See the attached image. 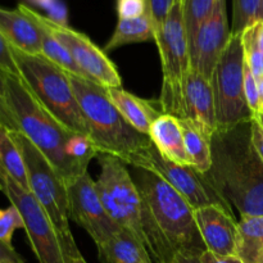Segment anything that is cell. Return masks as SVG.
Listing matches in <instances>:
<instances>
[{
	"instance_id": "cell-24",
	"label": "cell",
	"mask_w": 263,
	"mask_h": 263,
	"mask_svg": "<svg viewBox=\"0 0 263 263\" xmlns=\"http://www.w3.org/2000/svg\"><path fill=\"white\" fill-rule=\"evenodd\" d=\"M13 130L0 123V168L26 190L28 187L27 170L21 149L13 138Z\"/></svg>"
},
{
	"instance_id": "cell-5",
	"label": "cell",
	"mask_w": 263,
	"mask_h": 263,
	"mask_svg": "<svg viewBox=\"0 0 263 263\" xmlns=\"http://www.w3.org/2000/svg\"><path fill=\"white\" fill-rule=\"evenodd\" d=\"M133 179L175 253L200 257L207 251L195 221L194 208L181 194L146 170L138 168Z\"/></svg>"
},
{
	"instance_id": "cell-29",
	"label": "cell",
	"mask_w": 263,
	"mask_h": 263,
	"mask_svg": "<svg viewBox=\"0 0 263 263\" xmlns=\"http://www.w3.org/2000/svg\"><path fill=\"white\" fill-rule=\"evenodd\" d=\"M67 152H68V156L85 171H87L90 161L94 157L99 156V151L92 143L91 139L89 136L76 133L72 134L71 139L67 144Z\"/></svg>"
},
{
	"instance_id": "cell-21",
	"label": "cell",
	"mask_w": 263,
	"mask_h": 263,
	"mask_svg": "<svg viewBox=\"0 0 263 263\" xmlns=\"http://www.w3.org/2000/svg\"><path fill=\"white\" fill-rule=\"evenodd\" d=\"M18 8H20L26 15H28V17L39 26V28H40L41 55L48 58L49 61L55 63L57 66L61 67L62 69H64V71L68 72V73L76 74V76H82L81 71H80V68L77 67V64L74 63L73 58H72L71 54L68 53V50L57 40L55 36H54L53 33L44 26V23L39 20L37 12L31 9V8L27 7L26 4H20Z\"/></svg>"
},
{
	"instance_id": "cell-18",
	"label": "cell",
	"mask_w": 263,
	"mask_h": 263,
	"mask_svg": "<svg viewBox=\"0 0 263 263\" xmlns=\"http://www.w3.org/2000/svg\"><path fill=\"white\" fill-rule=\"evenodd\" d=\"M109 99L135 130L149 135L154 121L163 115L161 108H157L149 100L131 94L123 87H105Z\"/></svg>"
},
{
	"instance_id": "cell-13",
	"label": "cell",
	"mask_w": 263,
	"mask_h": 263,
	"mask_svg": "<svg viewBox=\"0 0 263 263\" xmlns=\"http://www.w3.org/2000/svg\"><path fill=\"white\" fill-rule=\"evenodd\" d=\"M69 220L84 229L95 246H100L121 229L105 211L97 184L87 172L67 184Z\"/></svg>"
},
{
	"instance_id": "cell-46",
	"label": "cell",
	"mask_w": 263,
	"mask_h": 263,
	"mask_svg": "<svg viewBox=\"0 0 263 263\" xmlns=\"http://www.w3.org/2000/svg\"><path fill=\"white\" fill-rule=\"evenodd\" d=\"M259 21H263V0H262V5H261V13H259Z\"/></svg>"
},
{
	"instance_id": "cell-45",
	"label": "cell",
	"mask_w": 263,
	"mask_h": 263,
	"mask_svg": "<svg viewBox=\"0 0 263 263\" xmlns=\"http://www.w3.org/2000/svg\"><path fill=\"white\" fill-rule=\"evenodd\" d=\"M253 118H257V120L259 121V123L263 126V115H259V116H257V117H253Z\"/></svg>"
},
{
	"instance_id": "cell-40",
	"label": "cell",
	"mask_w": 263,
	"mask_h": 263,
	"mask_svg": "<svg viewBox=\"0 0 263 263\" xmlns=\"http://www.w3.org/2000/svg\"><path fill=\"white\" fill-rule=\"evenodd\" d=\"M168 263H202L198 256H190V254L184 253H175L171 261Z\"/></svg>"
},
{
	"instance_id": "cell-17",
	"label": "cell",
	"mask_w": 263,
	"mask_h": 263,
	"mask_svg": "<svg viewBox=\"0 0 263 263\" xmlns=\"http://www.w3.org/2000/svg\"><path fill=\"white\" fill-rule=\"evenodd\" d=\"M0 35L13 48L31 55H41L40 28L18 7L17 9L0 7Z\"/></svg>"
},
{
	"instance_id": "cell-14",
	"label": "cell",
	"mask_w": 263,
	"mask_h": 263,
	"mask_svg": "<svg viewBox=\"0 0 263 263\" xmlns=\"http://www.w3.org/2000/svg\"><path fill=\"white\" fill-rule=\"evenodd\" d=\"M230 36L226 0H218L215 9L203 21L189 44L190 69L211 80Z\"/></svg>"
},
{
	"instance_id": "cell-12",
	"label": "cell",
	"mask_w": 263,
	"mask_h": 263,
	"mask_svg": "<svg viewBox=\"0 0 263 263\" xmlns=\"http://www.w3.org/2000/svg\"><path fill=\"white\" fill-rule=\"evenodd\" d=\"M37 17L57 40L68 50L82 76L103 87H122V80L105 51L95 45L85 33L61 25L37 13Z\"/></svg>"
},
{
	"instance_id": "cell-6",
	"label": "cell",
	"mask_w": 263,
	"mask_h": 263,
	"mask_svg": "<svg viewBox=\"0 0 263 263\" xmlns=\"http://www.w3.org/2000/svg\"><path fill=\"white\" fill-rule=\"evenodd\" d=\"M20 77L35 99L68 130L89 136L68 73L44 55H31L12 46Z\"/></svg>"
},
{
	"instance_id": "cell-33",
	"label": "cell",
	"mask_w": 263,
	"mask_h": 263,
	"mask_svg": "<svg viewBox=\"0 0 263 263\" xmlns=\"http://www.w3.org/2000/svg\"><path fill=\"white\" fill-rule=\"evenodd\" d=\"M116 10L118 18H138L148 14V3L146 0H116Z\"/></svg>"
},
{
	"instance_id": "cell-32",
	"label": "cell",
	"mask_w": 263,
	"mask_h": 263,
	"mask_svg": "<svg viewBox=\"0 0 263 263\" xmlns=\"http://www.w3.org/2000/svg\"><path fill=\"white\" fill-rule=\"evenodd\" d=\"M176 2L177 0H146V3H148V14L151 17L154 28V41L161 35L164 21H166L172 5Z\"/></svg>"
},
{
	"instance_id": "cell-8",
	"label": "cell",
	"mask_w": 263,
	"mask_h": 263,
	"mask_svg": "<svg viewBox=\"0 0 263 263\" xmlns=\"http://www.w3.org/2000/svg\"><path fill=\"white\" fill-rule=\"evenodd\" d=\"M162 62L163 82L159 108L166 115L185 118V84L190 71L189 39L184 21L182 0L172 5L161 35L156 40Z\"/></svg>"
},
{
	"instance_id": "cell-3",
	"label": "cell",
	"mask_w": 263,
	"mask_h": 263,
	"mask_svg": "<svg viewBox=\"0 0 263 263\" xmlns=\"http://www.w3.org/2000/svg\"><path fill=\"white\" fill-rule=\"evenodd\" d=\"M7 100L18 131L44 154L66 185L87 172L67 152L73 131L62 125L35 99L21 77L7 73Z\"/></svg>"
},
{
	"instance_id": "cell-43",
	"label": "cell",
	"mask_w": 263,
	"mask_h": 263,
	"mask_svg": "<svg viewBox=\"0 0 263 263\" xmlns=\"http://www.w3.org/2000/svg\"><path fill=\"white\" fill-rule=\"evenodd\" d=\"M258 85H259V95H261V107H262L261 115H263V77L258 80Z\"/></svg>"
},
{
	"instance_id": "cell-28",
	"label": "cell",
	"mask_w": 263,
	"mask_h": 263,
	"mask_svg": "<svg viewBox=\"0 0 263 263\" xmlns=\"http://www.w3.org/2000/svg\"><path fill=\"white\" fill-rule=\"evenodd\" d=\"M244 49V59L257 80L263 77V53L257 40L256 23L241 33Z\"/></svg>"
},
{
	"instance_id": "cell-30",
	"label": "cell",
	"mask_w": 263,
	"mask_h": 263,
	"mask_svg": "<svg viewBox=\"0 0 263 263\" xmlns=\"http://www.w3.org/2000/svg\"><path fill=\"white\" fill-rule=\"evenodd\" d=\"M23 218L20 211L10 204L5 210H0V240L3 243L12 246L13 234L17 229H23Z\"/></svg>"
},
{
	"instance_id": "cell-31",
	"label": "cell",
	"mask_w": 263,
	"mask_h": 263,
	"mask_svg": "<svg viewBox=\"0 0 263 263\" xmlns=\"http://www.w3.org/2000/svg\"><path fill=\"white\" fill-rule=\"evenodd\" d=\"M244 94H246L247 104H248L253 117H257V116L261 115L262 107L258 80L252 73L246 59H244Z\"/></svg>"
},
{
	"instance_id": "cell-9",
	"label": "cell",
	"mask_w": 263,
	"mask_h": 263,
	"mask_svg": "<svg viewBox=\"0 0 263 263\" xmlns=\"http://www.w3.org/2000/svg\"><path fill=\"white\" fill-rule=\"evenodd\" d=\"M210 81L215 99L216 130H228L239 123L253 120L244 94V49L241 33H231Z\"/></svg>"
},
{
	"instance_id": "cell-15",
	"label": "cell",
	"mask_w": 263,
	"mask_h": 263,
	"mask_svg": "<svg viewBox=\"0 0 263 263\" xmlns=\"http://www.w3.org/2000/svg\"><path fill=\"white\" fill-rule=\"evenodd\" d=\"M195 221L207 251L218 256H236L238 221L234 212L218 205L194 210Z\"/></svg>"
},
{
	"instance_id": "cell-42",
	"label": "cell",
	"mask_w": 263,
	"mask_h": 263,
	"mask_svg": "<svg viewBox=\"0 0 263 263\" xmlns=\"http://www.w3.org/2000/svg\"><path fill=\"white\" fill-rule=\"evenodd\" d=\"M67 263H87L86 261H85V258L82 257V254H76V256L73 257H69V258L66 259Z\"/></svg>"
},
{
	"instance_id": "cell-38",
	"label": "cell",
	"mask_w": 263,
	"mask_h": 263,
	"mask_svg": "<svg viewBox=\"0 0 263 263\" xmlns=\"http://www.w3.org/2000/svg\"><path fill=\"white\" fill-rule=\"evenodd\" d=\"M202 263H244L238 256H218L210 251H205L200 254Z\"/></svg>"
},
{
	"instance_id": "cell-27",
	"label": "cell",
	"mask_w": 263,
	"mask_h": 263,
	"mask_svg": "<svg viewBox=\"0 0 263 263\" xmlns=\"http://www.w3.org/2000/svg\"><path fill=\"white\" fill-rule=\"evenodd\" d=\"M262 0H233V28L231 33H243L248 27L259 22Z\"/></svg>"
},
{
	"instance_id": "cell-35",
	"label": "cell",
	"mask_w": 263,
	"mask_h": 263,
	"mask_svg": "<svg viewBox=\"0 0 263 263\" xmlns=\"http://www.w3.org/2000/svg\"><path fill=\"white\" fill-rule=\"evenodd\" d=\"M0 69L8 74L20 77L17 64L13 58L12 46L8 44V41L2 35H0Z\"/></svg>"
},
{
	"instance_id": "cell-11",
	"label": "cell",
	"mask_w": 263,
	"mask_h": 263,
	"mask_svg": "<svg viewBox=\"0 0 263 263\" xmlns=\"http://www.w3.org/2000/svg\"><path fill=\"white\" fill-rule=\"evenodd\" d=\"M0 180L2 192L22 216L23 229L39 263H67L58 233L32 193L23 189L2 168Z\"/></svg>"
},
{
	"instance_id": "cell-47",
	"label": "cell",
	"mask_w": 263,
	"mask_h": 263,
	"mask_svg": "<svg viewBox=\"0 0 263 263\" xmlns=\"http://www.w3.org/2000/svg\"><path fill=\"white\" fill-rule=\"evenodd\" d=\"M0 190H2V180H0Z\"/></svg>"
},
{
	"instance_id": "cell-26",
	"label": "cell",
	"mask_w": 263,
	"mask_h": 263,
	"mask_svg": "<svg viewBox=\"0 0 263 263\" xmlns=\"http://www.w3.org/2000/svg\"><path fill=\"white\" fill-rule=\"evenodd\" d=\"M218 0H182L184 21L189 44L203 21L212 13Z\"/></svg>"
},
{
	"instance_id": "cell-25",
	"label": "cell",
	"mask_w": 263,
	"mask_h": 263,
	"mask_svg": "<svg viewBox=\"0 0 263 263\" xmlns=\"http://www.w3.org/2000/svg\"><path fill=\"white\" fill-rule=\"evenodd\" d=\"M180 125L182 128L185 149L189 157L190 166L194 167L200 174H205L212 166L211 139H208L192 121L186 118H180Z\"/></svg>"
},
{
	"instance_id": "cell-39",
	"label": "cell",
	"mask_w": 263,
	"mask_h": 263,
	"mask_svg": "<svg viewBox=\"0 0 263 263\" xmlns=\"http://www.w3.org/2000/svg\"><path fill=\"white\" fill-rule=\"evenodd\" d=\"M0 263H26L12 246L0 240Z\"/></svg>"
},
{
	"instance_id": "cell-44",
	"label": "cell",
	"mask_w": 263,
	"mask_h": 263,
	"mask_svg": "<svg viewBox=\"0 0 263 263\" xmlns=\"http://www.w3.org/2000/svg\"><path fill=\"white\" fill-rule=\"evenodd\" d=\"M257 263H263V246L261 248V252H259V257H258V262Z\"/></svg>"
},
{
	"instance_id": "cell-19",
	"label": "cell",
	"mask_w": 263,
	"mask_h": 263,
	"mask_svg": "<svg viewBox=\"0 0 263 263\" xmlns=\"http://www.w3.org/2000/svg\"><path fill=\"white\" fill-rule=\"evenodd\" d=\"M149 138L164 158L175 163L190 166L179 117L166 113L159 116L152 125Z\"/></svg>"
},
{
	"instance_id": "cell-36",
	"label": "cell",
	"mask_w": 263,
	"mask_h": 263,
	"mask_svg": "<svg viewBox=\"0 0 263 263\" xmlns=\"http://www.w3.org/2000/svg\"><path fill=\"white\" fill-rule=\"evenodd\" d=\"M30 2L46 8L51 14V17H49L50 20L55 21L61 25H66V21H64L66 20V8L58 0H30Z\"/></svg>"
},
{
	"instance_id": "cell-34",
	"label": "cell",
	"mask_w": 263,
	"mask_h": 263,
	"mask_svg": "<svg viewBox=\"0 0 263 263\" xmlns=\"http://www.w3.org/2000/svg\"><path fill=\"white\" fill-rule=\"evenodd\" d=\"M0 123L9 127L10 130L18 131L17 122L10 112L7 100V73L2 69H0Z\"/></svg>"
},
{
	"instance_id": "cell-37",
	"label": "cell",
	"mask_w": 263,
	"mask_h": 263,
	"mask_svg": "<svg viewBox=\"0 0 263 263\" xmlns=\"http://www.w3.org/2000/svg\"><path fill=\"white\" fill-rule=\"evenodd\" d=\"M251 139L254 149L263 161V126L257 118L251 121Z\"/></svg>"
},
{
	"instance_id": "cell-41",
	"label": "cell",
	"mask_w": 263,
	"mask_h": 263,
	"mask_svg": "<svg viewBox=\"0 0 263 263\" xmlns=\"http://www.w3.org/2000/svg\"><path fill=\"white\" fill-rule=\"evenodd\" d=\"M257 28V40H258V45L261 51L263 53V21H259V22L256 23Z\"/></svg>"
},
{
	"instance_id": "cell-22",
	"label": "cell",
	"mask_w": 263,
	"mask_h": 263,
	"mask_svg": "<svg viewBox=\"0 0 263 263\" xmlns=\"http://www.w3.org/2000/svg\"><path fill=\"white\" fill-rule=\"evenodd\" d=\"M151 40H154V28L149 14L130 18V20L118 18L115 32L105 44L103 50L112 51L127 44L145 43Z\"/></svg>"
},
{
	"instance_id": "cell-1",
	"label": "cell",
	"mask_w": 263,
	"mask_h": 263,
	"mask_svg": "<svg viewBox=\"0 0 263 263\" xmlns=\"http://www.w3.org/2000/svg\"><path fill=\"white\" fill-rule=\"evenodd\" d=\"M212 166L204 176L211 186L241 216H263V161L251 139V121L211 139Z\"/></svg>"
},
{
	"instance_id": "cell-2",
	"label": "cell",
	"mask_w": 263,
	"mask_h": 263,
	"mask_svg": "<svg viewBox=\"0 0 263 263\" xmlns=\"http://www.w3.org/2000/svg\"><path fill=\"white\" fill-rule=\"evenodd\" d=\"M98 161L100 174L95 184L109 217L134 234L157 263H168L175 252L154 221L126 163L110 154H99Z\"/></svg>"
},
{
	"instance_id": "cell-16",
	"label": "cell",
	"mask_w": 263,
	"mask_h": 263,
	"mask_svg": "<svg viewBox=\"0 0 263 263\" xmlns=\"http://www.w3.org/2000/svg\"><path fill=\"white\" fill-rule=\"evenodd\" d=\"M185 118L192 121L208 139L217 128L215 99L211 81L190 69L185 84Z\"/></svg>"
},
{
	"instance_id": "cell-7",
	"label": "cell",
	"mask_w": 263,
	"mask_h": 263,
	"mask_svg": "<svg viewBox=\"0 0 263 263\" xmlns=\"http://www.w3.org/2000/svg\"><path fill=\"white\" fill-rule=\"evenodd\" d=\"M25 159L28 187L43 207L61 239L64 257L69 258L80 254L71 228L67 185L53 168L44 154L20 131H12Z\"/></svg>"
},
{
	"instance_id": "cell-20",
	"label": "cell",
	"mask_w": 263,
	"mask_h": 263,
	"mask_svg": "<svg viewBox=\"0 0 263 263\" xmlns=\"http://www.w3.org/2000/svg\"><path fill=\"white\" fill-rule=\"evenodd\" d=\"M97 248L102 263H153L146 247L125 229Z\"/></svg>"
},
{
	"instance_id": "cell-4",
	"label": "cell",
	"mask_w": 263,
	"mask_h": 263,
	"mask_svg": "<svg viewBox=\"0 0 263 263\" xmlns=\"http://www.w3.org/2000/svg\"><path fill=\"white\" fill-rule=\"evenodd\" d=\"M68 77L99 154H110L127 164L131 157L151 145L149 135L139 133L123 118L105 87L82 76L68 73Z\"/></svg>"
},
{
	"instance_id": "cell-10",
	"label": "cell",
	"mask_w": 263,
	"mask_h": 263,
	"mask_svg": "<svg viewBox=\"0 0 263 263\" xmlns=\"http://www.w3.org/2000/svg\"><path fill=\"white\" fill-rule=\"evenodd\" d=\"M127 164L158 175L181 194L194 210L205 205H218L234 212L233 207L211 186L204 174H200L192 166L168 161L159 153L153 143L131 157Z\"/></svg>"
},
{
	"instance_id": "cell-23",
	"label": "cell",
	"mask_w": 263,
	"mask_h": 263,
	"mask_svg": "<svg viewBox=\"0 0 263 263\" xmlns=\"http://www.w3.org/2000/svg\"><path fill=\"white\" fill-rule=\"evenodd\" d=\"M262 246L263 216H241L238 221L236 256L244 263H257Z\"/></svg>"
}]
</instances>
